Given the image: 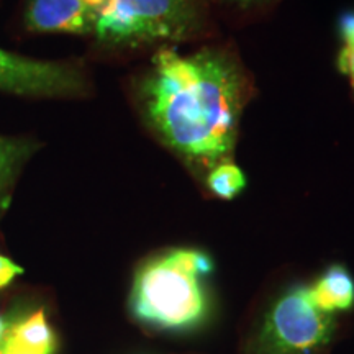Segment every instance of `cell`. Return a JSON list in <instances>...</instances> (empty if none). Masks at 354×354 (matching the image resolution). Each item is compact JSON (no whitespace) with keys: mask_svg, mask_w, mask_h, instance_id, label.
<instances>
[{"mask_svg":"<svg viewBox=\"0 0 354 354\" xmlns=\"http://www.w3.org/2000/svg\"><path fill=\"white\" fill-rule=\"evenodd\" d=\"M312 302L322 312L333 315L346 312L354 305V279L343 266H331L312 287H308Z\"/></svg>","mask_w":354,"mask_h":354,"instance_id":"obj_8","label":"cell"},{"mask_svg":"<svg viewBox=\"0 0 354 354\" xmlns=\"http://www.w3.org/2000/svg\"><path fill=\"white\" fill-rule=\"evenodd\" d=\"M212 271V259L198 250H171L148 261L133 282V315L161 330L185 331L202 325L209 315L202 279Z\"/></svg>","mask_w":354,"mask_h":354,"instance_id":"obj_2","label":"cell"},{"mask_svg":"<svg viewBox=\"0 0 354 354\" xmlns=\"http://www.w3.org/2000/svg\"><path fill=\"white\" fill-rule=\"evenodd\" d=\"M20 274H24V268L13 263L7 256L0 254V289L7 287Z\"/></svg>","mask_w":354,"mask_h":354,"instance_id":"obj_12","label":"cell"},{"mask_svg":"<svg viewBox=\"0 0 354 354\" xmlns=\"http://www.w3.org/2000/svg\"><path fill=\"white\" fill-rule=\"evenodd\" d=\"M223 2H233V3H240V6H250V3L261 2V0H223Z\"/></svg>","mask_w":354,"mask_h":354,"instance_id":"obj_14","label":"cell"},{"mask_svg":"<svg viewBox=\"0 0 354 354\" xmlns=\"http://www.w3.org/2000/svg\"><path fill=\"white\" fill-rule=\"evenodd\" d=\"M82 74L68 64L38 61L0 48V91L19 95L61 97L84 91Z\"/></svg>","mask_w":354,"mask_h":354,"instance_id":"obj_5","label":"cell"},{"mask_svg":"<svg viewBox=\"0 0 354 354\" xmlns=\"http://www.w3.org/2000/svg\"><path fill=\"white\" fill-rule=\"evenodd\" d=\"M97 15L84 0H30L25 21L33 32L86 35L95 28Z\"/></svg>","mask_w":354,"mask_h":354,"instance_id":"obj_6","label":"cell"},{"mask_svg":"<svg viewBox=\"0 0 354 354\" xmlns=\"http://www.w3.org/2000/svg\"><path fill=\"white\" fill-rule=\"evenodd\" d=\"M7 325H6V320H3L2 317H0V344L3 343V339H6V335H7Z\"/></svg>","mask_w":354,"mask_h":354,"instance_id":"obj_13","label":"cell"},{"mask_svg":"<svg viewBox=\"0 0 354 354\" xmlns=\"http://www.w3.org/2000/svg\"><path fill=\"white\" fill-rule=\"evenodd\" d=\"M202 0H107L94 32L109 44L183 41L201 28Z\"/></svg>","mask_w":354,"mask_h":354,"instance_id":"obj_3","label":"cell"},{"mask_svg":"<svg viewBox=\"0 0 354 354\" xmlns=\"http://www.w3.org/2000/svg\"><path fill=\"white\" fill-rule=\"evenodd\" d=\"M207 184L215 196L221 198H233L245 189L246 177L243 171L232 161H221L212 167Z\"/></svg>","mask_w":354,"mask_h":354,"instance_id":"obj_9","label":"cell"},{"mask_svg":"<svg viewBox=\"0 0 354 354\" xmlns=\"http://www.w3.org/2000/svg\"><path fill=\"white\" fill-rule=\"evenodd\" d=\"M0 354H6V348H3V343L0 344Z\"/></svg>","mask_w":354,"mask_h":354,"instance_id":"obj_15","label":"cell"},{"mask_svg":"<svg viewBox=\"0 0 354 354\" xmlns=\"http://www.w3.org/2000/svg\"><path fill=\"white\" fill-rule=\"evenodd\" d=\"M6 354H7V353H6Z\"/></svg>","mask_w":354,"mask_h":354,"instance_id":"obj_16","label":"cell"},{"mask_svg":"<svg viewBox=\"0 0 354 354\" xmlns=\"http://www.w3.org/2000/svg\"><path fill=\"white\" fill-rule=\"evenodd\" d=\"M26 156L28 145L0 135V196L13 184Z\"/></svg>","mask_w":354,"mask_h":354,"instance_id":"obj_10","label":"cell"},{"mask_svg":"<svg viewBox=\"0 0 354 354\" xmlns=\"http://www.w3.org/2000/svg\"><path fill=\"white\" fill-rule=\"evenodd\" d=\"M245 88V77L227 53L209 48L184 56L162 48L141 84V102L172 151L214 167L236 143Z\"/></svg>","mask_w":354,"mask_h":354,"instance_id":"obj_1","label":"cell"},{"mask_svg":"<svg viewBox=\"0 0 354 354\" xmlns=\"http://www.w3.org/2000/svg\"><path fill=\"white\" fill-rule=\"evenodd\" d=\"M339 37L343 44L338 55V69L349 79L354 91V12H346L339 19Z\"/></svg>","mask_w":354,"mask_h":354,"instance_id":"obj_11","label":"cell"},{"mask_svg":"<svg viewBox=\"0 0 354 354\" xmlns=\"http://www.w3.org/2000/svg\"><path fill=\"white\" fill-rule=\"evenodd\" d=\"M333 315L312 302L308 287H295L272 305L259 336L261 354H295L325 344L333 333Z\"/></svg>","mask_w":354,"mask_h":354,"instance_id":"obj_4","label":"cell"},{"mask_svg":"<svg viewBox=\"0 0 354 354\" xmlns=\"http://www.w3.org/2000/svg\"><path fill=\"white\" fill-rule=\"evenodd\" d=\"M55 346V331L43 310L12 325L3 339L7 354H53Z\"/></svg>","mask_w":354,"mask_h":354,"instance_id":"obj_7","label":"cell"}]
</instances>
